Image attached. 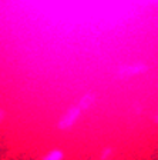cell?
Here are the masks:
<instances>
[{"instance_id":"obj_1","label":"cell","mask_w":158,"mask_h":160,"mask_svg":"<svg viewBox=\"0 0 158 160\" xmlns=\"http://www.w3.org/2000/svg\"><path fill=\"white\" fill-rule=\"evenodd\" d=\"M83 110L79 107V104L71 106L63 113V116L60 117V120L57 122V127L60 130H70L74 124L77 123V120L80 119Z\"/></svg>"},{"instance_id":"obj_5","label":"cell","mask_w":158,"mask_h":160,"mask_svg":"<svg viewBox=\"0 0 158 160\" xmlns=\"http://www.w3.org/2000/svg\"><path fill=\"white\" fill-rule=\"evenodd\" d=\"M113 156H114V149L107 146L101 150V153H100V160H111Z\"/></svg>"},{"instance_id":"obj_6","label":"cell","mask_w":158,"mask_h":160,"mask_svg":"<svg viewBox=\"0 0 158 160\" xmlns=\"http://www.w3.org/2000/svg\"><path fill=\"white\" fill-rule=\"evenodd\" d=\"M154 120H155V122H157V123H158V114H157V116L154 117Z\"/></svg>"},{"instance_id":"obj_2","label":"cell","mask_w":158,"mask_h":160,"mask_svg":"<svg viewBox=\"0 0 158 160\" xmlns=\"http://www.w3.org/2000/svg\"><path fill=\"white\" fill-rule=\"evenodd\" d=\"M147 72V66L142 63H134V64H124L118 69V74L124 77L135 76V74H141Z\"/></svg>"},{"instance_id":"obj_3","label":"cell","mask_w":158,"mask_h":160,"mask_svg":"<svg viewBox=\"0 0 158 160\" xmlns=\"http://www.w3.org/2000/svg\"><path fill=\"white\" fill-rule=\"evenodd\" d=\"M96 103V96L93 93H86L84 96L80 97V100L77 102L79 107L81 110H89L90 107H93V104Z\"/></svg>"},{"instance_id":"obj_4","label":"cell","mask_w":158,"mask_h":160,"mask_svg":"<svg viewBox=\"0 0 158 160\" xmlns=\"http://www.w3.org/2000/svg\"><path fill=\"white\" fill-rule=\"evenodd\" d=\"M64 159V152L60 149H53L50 152H47L40 160H63Z\"/></svg>"}]
</instances>
